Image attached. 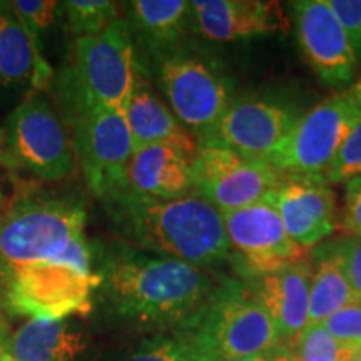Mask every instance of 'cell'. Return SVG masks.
Returning a JSON list of instances; mask_svg holds the SVG:
<instances>
[{
	"label": "cell",
	"mask_w": 361,
	"mask_h": 361,
	"mask_svg": "<svg viewBox=\"0 0 361 361\" xmlns=\"http://www.w3.org/2000/svg\"><path fill=\"white\" fill-rule=\"evenodd\" d=\"M99 279L69 264L35 263L8 273L2 305L17 316L30 319H66L67 316L89 314L92 293Z\"/></svg>",
	"instance_id": "obj_9"
},
{
	"label": "cell",
	"mask_w": 361,
	"mask_h": 361,
	"mask_svg": "<svg viewBox=\"0 0 361 361\" xmlns=\"http://www.w3.org/2000/svg\"><path fill=\"white\" fill-rule=\"evenodd\" d=\"M69 69L87 99L123 111L141 71L128 22L119 17L101 34L75 40Z\"/></svg>",
	"instance_id": "obj_10"
},
{
	"label": "cell",
	"mask_w": 361,
	"mask_h": 361,
	"mask_svg": "<svg viewBox=\"0 0 361 361\" xmlns=\"http://www.w3.org/2000/svg\"><path fill=\"white\" fill-rule=\"evenodd\" d=\"M361 121V96L353 85L336 90L305 114L268 156L279 174L323 178Z\"/></svg>",
	"instance_id": "obj_6"
},
{
	"label": "cell",
	"mask_w": 361,
	"mask_h": 361,
	"mask_svg": "<svg viewBox=\"0 0 361 361\" xmlns=\"http://www.w3.org/2000/svg\"><path fill=\"white\" fill-rule=\"evenodd\" d=\"M11 329H8V324L6 319L0 316V356L4 353H7L8 348V341H11Z\"/></svg>",
	"instance_id": "obj_32"
},
{
	"label": "cell",
	"mask_w": 361,
	"mask_h": 361,
	"mask_svg": "<svg viewBox=\"0 0 361 361\" xmlns=\"http://www.w3.org/2000/svg\"><path fill=\"white\" fill-rule=\"evenodd\" d=\"M85 207L74 197L27 196L0 214V258L12 269L47 263L85 236Z\"/></svg>",
	"instance_id": "obj_5"
},
{
	"label": "cell",
	"mask_w": 361,
	"mask_h": 361,
	"mask_svg": "<svg viewBox=\"0 0 361 361\" xmlns=\"http://www.w3.org/2000/svg\"><path fill=\"white\" fill-rule=\"evenodd\" d=\"M0 164L8 168V157H7V151H6V142H4L2 129H0Z\"/></svg>",
	"instance_id": "obj_36"
},
{
	"label": "cell",
	"mask_w": 361,
	"mask_h": 361,
	"mask_svg": "<svg viewBox=\"0 0 361 361\" xmlns=\"http://www.w3.org/2000/svg\"><path fill=\"white\" fill-rule=\"evenodd\" d=\"M324 2L345 29L356 59L361 62V0H324Z\"/></svg>",
	"instance_id": "obj_30"
},
{
	"label": "cell",
	"mask_w": 361,
	"mask_h": 361,
	"mask_svg": "<svg viewBox=\"0 0 361 361\" xmlns=\"http://www.w3.org/2000/svg\"><path fill=\"white\" fill-rule=\"evenodd\" d=\"M35 72V54L12 8L0 16V78L24 80Z\"/></svg>",
	"instance_id": "obj_23"
},
{
	"label": "cell",
	"mask_w": 361,
	"mask_h": 361,
	"mask_svg": "<svg viewBox=\"0 0 361 361\" xmlns=\"http://www.w3.org/2000/svg\"><path fill=\"white\" fill-rule=\"evenodd\" d=\"M341 223L350 234L361 236V176L345 183V209Z\"/></svg>",
	"instance_id": "obj_31"
},
{
	"label": "cell",
	"mask_w": 361,
	"mask_h": 361,
	"mask_svg": "<svg viewBox=\"0 0 361 361\" xmlns=\"http://www.w3.org/2000/svg\"><path fill=\"white\" fill-rule=\"evenodd\" d=\"M221 216L231 250L229 263L241 278L239 281H251L310 258V251L293 241L276 209L266 200Z\"/></svg>",
	"instance_id": "obj_11"
},
{
	"label": "cell",
	"mask_w": 361,
	"mask_h": 361,
	"mask_svg": "<svg viewBox=\"0 0 361 361\" xmlns=\"http://www.w3.org/2000/svg\"><path fill=\"white\" fill-rule=\"evenodd\" d=\"M322 324L341 345L351 350H361V300L329 316Z\"/></svg>",
	"instance_id": "obj_29"
},
{
	"label": "cell",
	"mask_w": 361,
	"mask_h": 361,
	"mask_svg": "<svg viewBox=\"0 0 361 361\" xmlns=\"http://www.w3.org/2000/svg\"><path fill=\"white\" fill-rule=\"evenodd\" d=\"M0 361H13V360H12V356L8 355V351H7V353L2 355V358H0Z\"/></svg>",
	"instance_id": "obj_40"
},
{
	"label": "cell",
	"mask_w": 361,
	"mask_h": 361,
	"mask_svg": "<svg viewBox=\"0 0 361 361\" xmlns=\"http://www.w3.org/2000/svg\"><path fill=\"white\" fill-rule=\"evenodd\" d=\"M8 168L40 180L69 178L75 154L66 123L42 90H30L2 129Z\"/></svg>",
	"instance_id": "obj_8"
},
{
	"label": "cell",
	"mask_w": 361,
	"mask_h": 361,
	"mask_svg": "<svg viewBox=\"0 0 361 361\" xmlns=\"http://www.w3.org/2000/svg\"><path fill=\"white\" fill-rule=\"evenodd\" d=\"M191 331L196 361H234L268 355L284 345L252 291L238 279L218 283Z\"/></svg>",
	"instance_id": "obj_4"
},
{
	"label": "cell",
	"mask_w": 361,
	"mask_h": 361,
	"mask_svg": "<svg viewBox=\"0 0 361 361\" xmlns=\"http://www.w3.org/2000/svg\"><path fill=\"white\" fill-rule=\"evenodd\" d=\"M276 350L271 351V353H268V355L250 356V358H241V360H234V361H276V355H274V353H276Z\"/></svg>",
	"instance_id": "obj_35"
},
{
	"label": "cell",
	"mask_w": 361,
	"mask_h": 361,
	"mask_svg": "<svg viewBox=\"0 0 361 361\" xmlns=\"http://www.w3.org/2000/svg\"><path fill=\"white\" fill-rule=\"evenodd\" d=\"M353 87L356 89V92H358V94H360V96H361V75H360V79H358V80H356V82L353 84Z\"/></svg>",
	"instance_id": "obj_39"
},
{
	"label": "cell",
	"mask_w": 361,
	"mask_h": 361,
	"mask_svg": "<svg viewBox=\"0 0 361 361\" xmlns=\"http://www.w3.org/2000/svg\"><path fill=\"white\" fill-rule=\"evenodd\" d=\"M119 361H196L191 331L179 328L147 338Z\"/></svg>",
	"instance_id": "obj_25"
},
{
	"label": "cell",
	"mask_w": 361,
	"mask_h": 361,
	"mask_svg": "<svg viewBox=\"0 0 361 361\" xmlns=\"http://www.w3.org/2000/svg\"><path fill=\"white\" fill-rule=\"evenodd\" d=\"M274 355H276V361H296L290 345H281Z\"/></svg>",
	"instance_id": "obj_33"
},
{
	"label": "cell",
	"mask_w": 361,
	"mask_h": 361,
	"mask_svg": "<svg viewBox=\"0 0 361 361\" xmlns=\"http://www.w3.org/2000/svg\"><path fill=\"white\" fill-rule=\"evenodd\" d=\"M128 191L159 201L192 196L196 191L194 156L173 144L139 149L129 162Z\"/></svg>",
	"instance_id": "obj_18"
},
{
	"label": "cell",
	"mask_w": 361,
	"mask_h": 361,
	"mask_svg": "<svg viewBox=\"0 0 361 361\" xmlns=\"http://www.w3.org/2000/svg\"><path fill=\"white\" fill-rule=\"evenodd\" d=\"M4 201H6V196H4L2 189H0V206H2V204H4Z\"/></svg>",
	"instance_id": "obj_41"
},
{
	"label": "cell",
	"mask_w": 361,
	"mask_h": 361,
	"mask_svg": "<svg viewBox=\"0 0 361 361\" xmlns=\"http://www.w3.org/2000/svg\"><path fill=\"white\" fill-rule=\"evenodd\" d=\"M286 27L281 7L263 0H194L191 29L214 42L263 37Z\"/></svg>",
	"instance_id": "obj_16"
},
{
	"label": "cell",
	"mask_w": 361,
	"mask_h": 361,
	"mask_svg": "<svg viewBox=\"0 0 361 361\" xmlns=\"http://www.w3.org/2000/svg\"><path fill=\"white\" fill-rule=\"evenodd\" d=\"M348 361H361V350H356Z\"/></svg>",
	"instance_id": "obj_37"
},
{
	"label": "cell",
	"mask_w": 361,
	"mask_h": 361,
	"mask_svg": "<svg viewBox=\"0 0 361 361\" xmlns=\"http://www.w3.org/2000/svg\"><path fill=\"white\" fill-rule=\"evenodd\" d=\"M264 200L276 209L290 238L303 250H313L336 231L335 192L323 178L284 176Z\"/></svg>",
	"instance_id": "obj_15"
},
{
	"label": "cell",
	"mask_w": 361,
	"mask_h": 361,
	"mask_svg": "<svg viewBox=\"0 0 361 361\" xmlns=\"http://www.w3.org/2000/svg\"><path fill=\"white\" fill-rule=\"evenodd\" d=\"M245 284L268 311L284 345H293L308 326L311 255L308 259L263 274Z\"/></svg>",
	"instance_id": "obj_17"
},
{
	"label": "cell",
	"mask_w": 361,
	"mask_h": 361,
	"mask_svg": "<svg viewBox=\"0 0 361 361\" xmlns=\"http://www.w3.org/2000/svg\"><path fill=\"white\" fill-rule=\"evenodd\" d=\"M62 121L69 124L72 147L85 183L104 202L128 189L134 141L124 112L92 102L71 69L57 82Z\"/></svg>",
	"instance_id": "obj_3"
},
{
	"label": "cell",
	"mask_w": 361,
	"mask_h": 361,
	"mask_svg": "<svg viewBox=\"0 0 361 361\" xmlns=\"http://www.w3.org/2000/svg\"><path fill=\"white\" fill-rule=\"evenodd\" d=\"M322 245L336 259L353 288L356 298L361 300V236L345 234V236L324 241Z\"/></svg>",
	"instance_id": "obj_27"
},
{
	"label": "cell",
	"mask_w": 361,
	"mask_h": 361,
	"mask_svg": "<svg viewBox=\"0 0 361 361\" xmlns=\"http://www.w3.org/2000/svg\"><path fill=\"white\" fill-rule=\"evenodd\" d=\"M290 346L296 361H348L356 351L335 340L323 324H308Z\"/></svg>",
	"instance_id": "obj_26"
},
{
	"label": "cell",
	"mask_w": 361,
	"mask_h": 361,
	"mask_svg": "<svg viewBox=\"0 0 361 361\" xmlns=\"http://www.w3.org/2000/svg\"><path fill=\"white\" fill-rule=\"evenodd\" d=\"M154 67L169 109L200 146L234 101L231 79L214 59L186 45L157 59Z\"/></svg>",
	"instance_id": "obj_7"
},
{
	"label": "cell",
	"mask_w": 361,
	"mask_h": 361,
	"mask_svg": "<svg viewBox=\"0 0 361 361\" xmlns=\"http://www.w3.org/2000/svg\"><path fill=\"white\" fill-rule=\"evenodd\" d=\"M92 247V245H90ZM96 291L109 313L134 326L188 328L218 286L213 273L119 239L92 247Z\"/></svg>",
	"instance_id": "obj_1"
},
{
	"label": "cell",
	"mask_w": 361,
	"mask_h": 361,
	"mask_svg": "<svg viewBox=\"0 0 361 361\" xmlns=\"http://www.w3.org/2000/svg\"><path fill=\"white\" fill-rule=\"evenodd\" d=\"M356 176H361V121L351 130L350 137L346 139L331 168L323 174V180L331 186V184H345Z\"/></svg>",
	"instance_id": "obj_28"
},
{
	"label": "cell",
	"mask_w": 361,
	"mask_h": 361,
	"mask_svg": "<svg viewBox=\"0 0 361 361\" xmlns=\"http://www.w3.org/2000/svg\"><path fill=\"white\" fill-rule=\"evenodd\" d=\"M290 6L300 51L319 82L336 90L353 85L360 62L326 2L298 0Z\"/></svg>",
	"instance_id": "obj_14"
},
{
	"label": "cell",
	"mask_w": 361,
	"mask_h": 361,
	"mask_svg": "<svg viewBox=\"0 0 361 361\" xmlns=\"http://www.w3.org/2000/svg\"><path fill=\"white\" fill-rule=\"evenodd\" d=\"M130 135L134 141V152L156 144H173L196 156L197 142L189 130L179 123L169 106L154 92L147 82L146 72L139 71L133 92L123 107Z\"/></svg>",
	"instance_id": "obj_20"
},
{
	"label": "cell",
	"mask_w": 361,
	"mask_h": 361,
	"mask_svg": "<svg viewBox=\"0 0 361 361\" xmlns=\"http://www.w3.org/2000/svg\"><path fill=\"white\" fill-rule=\"evenodd\" d=\"M135 49L141 47L152 62L184 45L191 27V2L186 0H133L124 2Z\"/></svg>",
	"instance_id": "obj_19"
},
{
	"label": "cell",
	"mask_w": 361,
	"mask_h": 361,
	"mask_svg": "<svg viewBox=\"0 0 361 361\" xmlns=\"http://www.w3.org/2000/svg\"><path fill=\"white\" fill-rule=\"evenodd\" d=\"M106 206L124 241L144 251L207 271L229 263L231 250L223 216L196 194L159 201L126 189Z\"/></svg>",
	"instance_id": "obj_2"
},
{
	"label": "cell",
	"mask_w": 361,
	"mask_h": 361,
	"mask_svg": "<svg viewBox=\"0 0 361 361\" xmlns=\"http://www.w3.org/2000/svg\"><path fill=\"white\" fill-rule=\"evenodd\" d=\"M8 7H11V2H0V16L6 11H8Z\"/></svg>",
	"instance_id": "obj_38"
},
{
	"label": "cell",
	"mask_w": 361,
	"mask_h": 361,
	"mask_svg": "<svg viewBox=\"0 0 361 361\" xmlns=\"http://www.w3.org/2000/svg\"><path fill=\"white\" fill-rule=\"evenodd\" d=\"M61 6L75 40L101 34L119 19V4L111 0H67Z\"/></svg>",
	"instance_id": "obj_24"
},
{
	"label": "cell",
	"mask_w": 361,
	"mask_h": 361,
	"mask_svg": "<svg viewBox=\"0 0 361 361\" xmlns=\"http://www.w3.org/2000/svg\"><path fill=\"white\" fill-rule=\"evenodd\" d=\"M196 191L219 213L263 201L284 176L266 159L246 157L229 149L201 144L194 156Z\"/></svg>",
	"instance_id": "obj_12"
},
{
	"label": "cell",
	"mask_w": 361,
	"mask_h": 361,
	"mask_svg": "<svg viewBox=\"0 0 361 361\" xmlns=\"http://www.w3.org/2000/svg\"><path fill=\"white\" fill-rule=\"evenodd\" d=\"M358 301L340 264L323 245L311 250V290L308 324H322L329 316Z\"/></svg>",
	"instance_id": "obj_22"
},
{
	"label": "cell",
	"mask_w": 361,
	"mask_h": 361,
	"mask_svg": "<svg viewBox=\"0 0 361 361\" xmlns=\"http://www.w3.org/2000/svg\"><path fill=\"white\" fill-rule=\"evenodd\" d=\"M84 348L80 331L66 319L35 318L13 333L7 351L13 361H75Z\"/></svg>",
	"instance_id": "obj_21"
},
{
	"label": "cell",
	"mask_w": 361,
	"mask_h": 361,
	"mask_svg": "<svg viewBox=\"0 0 361 361\" xmlns=\"http://www.w3.org/2000/svg\"><path fill=\"white\" fill-rule=\"evenodd\" d=\"M301 117L291 101L274 96L234 99L218 126L201 144L219 146L246 157L268 159Z\"/></svg>",
	"instance_id": "obj_13"
},
{
	"label": "cell",
	"mask_w": 361,
	"mask_h": 361,
	"mask_svg": "<svg viewBox=\"0 0 361 361\" xmlns=\"http://www.w3.org/2000/svg\"><path fill=\"white\" fill-rule=\"evenodd\" d=\"M7 279H8V269L6 268V264H4L2 258H0V300H2L4 291H6Z\"/></svg>",
	"instance_id": "obj_34"
}]
</instances>
